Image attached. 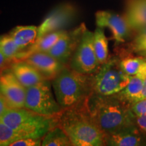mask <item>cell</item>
Returning a JSON list of instances; mask_svg holds the SVG:
<instances>
[{"instance_id":"cell-1","label":"cell","mask_w":146,"mask_h":146,"mask_svg":"<svg viewBox=\"0 0 146 146\" xmlns=\"http://www.w3.org/2000/svg\"><path fill=\"white\" fill-rule=\"evenodd\" d=\"M94 123L104 135L135 125V114L131 104L117 94L98 96L94 94L87 102Z\"/></svg>"},{"instance_id":"cell-2","label":"cell","mask_w":146,"mask_h":146,"mask_svg":"<svg viewBox=\"0 0 146 146\" xmlns=\"http://www.w3.org/2000/svg\"><path fill=\"white\" fill-rule=\"evenodd\" d=\"M87 102L82 105L64 109L58 116V125L68 135L72 145H105L104 133L91 118Z\"/></svg>"},{"instance_id":"cell-3","label":"cell","mask_w":146,"mask_h":146,"mask_svg":"<svg viewBox=\"0 0 146 146\" xmlns=\"http://www.w3.org/2000/svg\"><path fill=\"white\" fill-rule=\"evenodd\" d=\"M55 97L63 109L85 104L93 93L92 78L64 66L53 78Z\"/></svg>"},{"instance_id":"cell-4","label":"cell","mask_w":146,"mask_h":146,"mask_svg":"<svg viewBox=\"0 0 146 146\" xmlns=\"http://www.w3.org/2000/svg\"><path fill=\"white\" fill-rule=\"evenodd\" d=\"M0 120L19 133L23 137H42L58 125V116H46L26 108H9Z\"/></svg>"},{"instance_id":"cell-5","label":"cell","mask_w":146,"mask_h":146,"mask_svg":"<svg viewBox=\"0 0 146 146\" xmlns=\"http://www.w3.org/2000/svg\"><path fill=\"white\" fill-rule=\"evenodd\" d=\"M131 76L122 70L116 59L108 60L92 78L93 93L98 96H112L123 90L130 81Z\"/></svg>"},{"instance_id":"cell-6","label":"cell","mask_w":146,"mask_h":146,"mask_svg":"<svg viewBox=\"0 0 146 146\" xmlns=\"http://www.w3.org/2000/svg\"><path fill=\"white\" fill-rule=\"evenodd\" d=\"M25 108L46 116H58L62 112L52 91V85L46 79L27 88Z\"/></svg>"},{"instance_id":"cell-7","label":"cell","mask_w":146,"mask_h":146,"mask_svg":"<svg viewBox=\"0 0 146 146\" xmlns=\"http://www.w3.org/2000/svg\"><path fill=\"white\" fill-rule=\"evenodd\" d=\"M70 68L82 74L96 72L100 66L94 47V33L87 28L84 31L81 41L69 63Z\"/></svg>"},{"instance_id":"cell-8","label":"cell","mask_w":146,"mask_h":146,"mask_svg":"<svg viewBox=\"0 0 146 146\" xmlns=\"http://www.w3.org/2000/svg\"><path fill=\"white\" fill-rule=\"evenodd\" d=\"M78 11L74 5L64 3L58 5L47 14L38 27L37 38L57 31L64 30L75 21Z\"/></svg>"},{"instance_id":"cell-9","label":"cell","mask_w":146,"mask_h":146,"mask_svg":"<svg viewBox=\"0 0 146 146\" xmlns=\"http://www.w3.org/2000/svg\"><path fill=\"white\" fill-rule=\"evenodd\" d=\"M85 29V25L82 24L81 26L70 31H66L47 53L63 65L66 66L70 63Z\"/></svg>"},{"instance_id":"cell-10","label":"cell","mask_w":146,"mask_h":146,"mask_svg":"<svg viewBox=\"0 0 146 146\" xmlns=\"http://www.w3.org/2000/svg\"><path fill=\"white\" fill-rule=\"evenodd\" d=\"M27 88L10 71L0 74V94L11 108H25Z\"/></svg>"},{"instance_id":"cell-11","label":"cell","mask_w":146,"mask_h":146,"mask_svg":"<svg viewBox=\"0 0 146 146\" xmlns=\"http://www.w3.org/2000/svg\"><path fill=\"white\" fill-rule=\"evenodd\" d=\"M96 22L98 27L110 30L116 43L125 41L130 29L125 18L110 11H98L96 14Z\"/></svg>"},{"instance_id":"cell-12","label":"cell","mask_w":146,"mask_h":146,"mask_svg":"<svg viewBox=\"0 0 146 146\" xmlns=\"http://www.w3.org/2000/svg\"><path fill=\"white\" fill-rule=\"evenodd\" d=\"M23 61L32 65L46 78H54L64 67L66 66L47 52L35 53Z\"/></svg>"},{"instance_id":"cell-13","label":"cell","mask_w":146,"mask_h":146,"mask_svg":"<svg viewBox=\"0 0 146 146\" xmlns=\"http://www.w3.org/2000/svg\"><path fill=\"white\" fill-rule=\"evenodd\" d=\"M142 137L135 125L124 128L105 135V145L112 146H137L141 144Z\"/></svg>"},{"instance_id":"cell-14","label":"cell","mask_w":146,"mask_h":146,"mask_svg":"<svg viewBox=\"0 0 146 146\" xmlns=\"http://www.w3.org/2000/svg\"><path fill=\"white\" fill-rule=\"evenodd\" d=\"M11 70L20 83L26 88L47 79L35 67L25 61L14 62L11 66Z\"/></svg>"},{"instance_id":"cell-15","label":"cell","mask_w":146,"mask_h":146,"mask_svg":"<svg viewBox=\"0 0 146 146\" xmlns=\"http://www.w3.org/2000/svg\"><path fill=\"white\" fill-rule=\"evenodd\" d=\"M65 31V30L57 31L37 38L33 44L18 53L14 62L23 61L35 53L48 52Z\"/></svg>"},{"instance_id":"cell-16","label":"cell","mask_w":146,"mask_h":146,"mask_svg":"<svg viewBox=\"0 0 146 146\" xmlns=\"http://www.w3.org/2000/svg\"><path fill=\"white\" fill-rule=\"evenodd\" d=\"M125 19L130 29L146 26V0H127Z\"/></svg>"},{"instance_id":"cell-17","label":"cell","mask_w":146,"mask_h":146,"mask_svg":"<svg viewBox=\"0 0 146 146\" xmlns=\"http://www.w3.org/2000/svg\"><path fill=\"white\" fill-rule=\"evenodd\" d=\"M10 35L16 44L23 51L31 46L37 39L38 27L35 26H18L12 29Z\"/></svg>"},{"instance_id":"cell-18","label":"cell","mask_w":146,"mask_h":146,"mask_svg":"<svg viewBox=\"0 0 146 146\" xmlns=\"http://www.w3.org/2000/svg\"><path fill=\"white\" fill-rule=\"evenodd\" d=\"M143 80L138 75L131 76L130 81L123 90L117 94L122 100L132 104L133 102L141 99Z\"/></svg>"},{"instance_id":"cell-19","label":"cell","mask_w":146,"mask_h":146,"mask_svg":"<svg viewBox=\"0 0 146 146\" xmlns=\"http://www.w3.org/2000/svg\"><path fill=\"white\" fill-rule=\"evenodd\" d=\"M43 146H71L70 138L59 125L55 126L45 135L42 140Z\"/></svg>"},{"instance_id":"cell-20","label":"cell","mask_w":146,"mask_h":146,"mask_svg":"<svg viewBox=\"0 0 146 146\" xmlns=\"http://www.w3.org/2000/svg\"><path fill=\"white\" fill-rule=\"evenodd\" d=\"M94 47L100 64H103L108 60L109 54L108 41L104 29L97 27L94 32Z\"/></svg>"},{"instance_id":"cell-21","label":"cell","mask_w":146,"mask_h":146,"mask_svg":"<svg viewBox=\"0 0 146 146\" xmlns=\"http://www.w3.org/2000/svg\"><path fill=\"white\" fill-rule=\"evenodd\" d=\"M0 51L7 59L14 61L18 53L21 52L10 35L0 36Z\"/></svg>"},{"instance_id":"cell-22","label":"cell","mask_w":146,"mask_h":146,"mask_svg":"<svg viewBox=\"0 0 146 146\" xmlns=\"http://www.w3.org/2000/svg\"><path fill=\"white\" fill-rule=\"evenodd\" d=\"M22 138L19 133L0 120V146H10L14 141Z\"/></svg>"},{"instance_id":"cell-23","label":"cell","mask_w":146,"mask_h":146,"mask_svg":"<svg viewBox=\"0 0 146 146\" xmlns=\"http://www.w3.org/2000/svg\"><path fill=\"white\" fill-rule=\"evenodd\" d=\"M145 60L139 58H126L120 62L122 70L129 76L136 75Z\"/></svg>"},{"instance_id":"cell-24","label":"cell","mask_w":146,"mask_h":146,"mask_svg":"<svg viewBox=\"0 0 146 146\" xmlns=\"http://www.w3.org/2000/svg\"><path fill=\"white\" fill-rule=\"evenodd\" d=\"M138 30L139 33L133 41V47L138 52H146V26Z\"/></svg>"},{"instance_id":"cell-25","label":"cell","mask_w":146,"mask_h":146,"mask_svg":"<svg viewBox=\"0 0 146 146\" xmlns=\"http://www.w3.org/2000/svg\"><path fill=\"white\" fill-rule=\"evenodd\" d=\"M42 137H24L16 140L10 146H39L41 145Z\"/></svg>"},{"instance_id":"cell-26","label":"cell","mask_w":146,"mask_h":146,"mask_svg":"<svg viewBox=\"0 0 146 146\" xmlns=\"http://www.w3.org/2000/svg\"><path fill=\"white\" fill-rule=\"evenodd\" d=\"M131 108L136 116L146 114V98L139 100L131 104Z\"/></svg>"},{"instance_id":"cell-27","label":"cell","mask_w":146,"mask_h":146,"mask_svg":"<svg viewBox=\"0 0 146 146\" xmlns=\"http://www.w3.org/2000/svg\"><path fill=\"white\" fill-rule=\"evenodd\" d=\"M136 75L140 76L143 80V89H142L141 99H144L146 98V61L142 64Z\"/></svg>"},{"instance_id":"cell-28","label":"cell","mask_w":146,"mask_h":146,"mask_svg":"<svg viewBox=\"0 0 146 146\" xmlns=\"http://www.w3.org/2000/svg\"><path fill=\"white\" fill-rule=\"evenodd\" d=\"M135 124L140 130L146 132V114L135 115Z\"/></svg>"},{"instance_id":"cell-29","label":"cell","mask_w":146,"mask_h":146,"mask_svg":"<svg viewBox=\"0 0 146 146\" xmlns=\"http://www.w3.org/2000/svg\"><path fill=\"white\" fill-rule=\"evenodd\" d=\"M8 108L9 106L7 104V102H5L2 95L0 94V118H1V116H3V114L6 112V110Z\"/></svg>"},{"instance_id":"cell-30","label":"cell","mask_w":146,"mask_h":146,"mask_svg":"<svg viewBox=\"0 0 146 146\" xmlns=\"http://www.w3.org/2000/svg\"><path fill=\"white\" fill-rule=\"evenodd\" d=\"M8 61H10V60L7 59L3 53L0 51V74H1L3 72V68L5 67V64Z\"/></svg>"}]
</instances>
